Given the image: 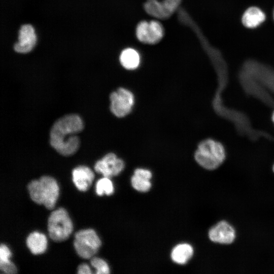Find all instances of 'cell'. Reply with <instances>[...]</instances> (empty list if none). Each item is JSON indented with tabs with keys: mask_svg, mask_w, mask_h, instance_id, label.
Listing matches in <instances>:
<instances>
[{
	"mask_svg": "<svg viewBox=\"0 0 274 274\" xmlns=\"http://www.w3.org/2000/svg\"><path fill=\"white\" fill-rule=\"evenodd\" d=\"M124 162L113 153L106 154L95 164L94 169L104 177L111 178L120 174L124 168Z\"/></svg>",
	"mask_w": 274,
	"mask_h": 274,
	"instance_id": "obj_9",
	"label": "cell"
},
{
	"mask_svg": "<svg viewBox=\"0 0 274 274\" xmlns=\"http://www.w3.org/2000/svg\"><path fill=\"white\" fill-rule=\"evenodd\" d=\"M31 199L36 203L52 209L59 195V188L56 180L50 176H43L31 181L27 186Z\"/></svg>",
	"mask_w": 274,
	"mask_h": 274,
	"instance_id": "obj_2",
	"label": "cell"
},
{
	"mask_svg": "<svg viewBox=\"0 0 274 274\" xmlns=\"http://www.w3.org/2000/svg\"><path fill=\"white\" fill-rule=\"evenodd\" d=\"M194 158L201 167L209 170L215 169L224 161L225 150L220 143L212 139H207L198 145Z\"/></svg>",
	"mask_w": 274,
	"mask_h": 274,
	"instance_id": "obj_3",
	"label": "cell"
},
{
	"mask_svg": "<svg viewBox=\"0 0 274 274\" xmlns=\"http://www.w3.org/2000/svg\"><path fill=\"white\" fill-rule=\"evenodd\" d=\"M134 175L149 180L152 177V173L149 170L141 168L135 169Z\"/></svg>",
	"mask_w": 274,
	"mask_h": 274,
	"instance_id": "obj_22",
	"label": "cell"
},
{
	"mask_svg": "<svg viewBox=\"0 0 274 274\" xmlns=\"http://www.w3.org/2000/svg\"><path fill=\"white\" fill-rule=\"evenodd\" d=\"M273 170L274 172V165H273Z\"/></svg>",
	"mask_w": 274,
	"mask_h": 274,
	"instance_id": "obj_25",
	"label": "cell"
},
{
	"mask_svg": "<svg viewBox=\"0 0 274 274\" xmlns=\"http://www.w3.org/2000/svg\"><path fill=\"white\" fill-rule=\"evenodd\" d=\"M193 249L188 244H181L177 245L173 249L171 258L174 262L179 264H184L192 257Z\"/></svg>",
	"mask_w": 274,
	"mask_h": 274,
	"instance_id": "obj_16",
	"label": "cell"
},
{
	"mask_svg": "<svg viewBox=\"0 0 274 274\" xmlns=\"http://www.w3.org/2000/svg\"><path fill=\"white\" fill-rule=\"evenodd\" d=\"M11 253L9 248L4 244L0 246V263H5L10 261Z\"/></svg>",
	"mask_w": 274,
	"mask_h": 274,
	"instance_id": "obj_20",
	"label": "cell"
},
{
	"mask_svg": "<svg viewBox=\"0 0 274 274\" xmlns=\"http://www.w3.org/2000/svg\"><path fill=\"white\" fill-rule=\"evenodd\" d=\"M119 60L122 66L127 70H134L140 63V56L135 49L127 48L121 53Z\"/></svg>",
	"mask_w": 274,
	"mask_h": 274,
	"instance_id": "obj_14",
	"label": "cell"
},
{
	"mask_svg": "<svg viewBox=\"0 0 274 274\" xmlns=\"http://www.w3.org/2000/svg\"><path fill=\"white\" fill-rule=\"evenodd\" d=\"M265 18L264 13L260 9L251 7L244 13L242 17V22L248 28H254L263 22Z\"/></svg>",
	"mask_w": 274,
	"mask_h": 274,
	"instance_id": "obj_15",
	"label": "cell"
},
{
	"mask_svg": "<svg viewBox=\"0 0 274 274\" xmlns=\"http://www.w3.org/2000/svg\"><path fill=\"white\" fill-rule=\"evenodd\" d=\"M18 39L19 41L14 45V50L21 53L30 52L37 41L33 27L29 24L22 25L19 32Z\"/></svg>",
	"mask_w": 274,
	"mask_h": 274,
	"instance_id": "obj_11",
	"label": "cell"
},
{
	"mask_svg": "<svg viewBox=\"0 0 274 274\" xmlns=\"http://www.w3.org/2000/svg\"><path fill=\"white\" fill-rule=\"evenodd\" d=\"M84 123L77 114L65 115L53 124L50 133L51 146L59 153L70 156L77 152L80 140L76 134L82 130Z\"/></svg>",
	"mask_w": 274,
	"mask_h": 274,
	"instance_id": "obj_1",
	"label": "cell"
},
{
	"mask_svg": "<svg viewBox=\"0 0 274 274\" xmlns=\"http://www.w3.org/2000/svg\"><path fill=\"white\" fill-rule=\"evenodd\" d=\"M273 17H274V12H273Z\"/></svg>",
	"mask_w": 274,
	"mask_h": 274,
	"instance_id": "obj_26",
	"label": "cell"
},
{
	"mask_svg": "<svg viewBox=\"0 0 274 274\" xmlns=\"http://www.w3.org/2000/svg\"><path fill=\"white\" fill-rule=\"evenodd\" d=\"M73 229V223L65 210L59 208L51 213L48 220V230L52 240L62 242L66 239Z\"/></svg>",
	"mask_w": 274,
	"mask_h": 274,
	"instance_id": "obj_4",
	"label": "cell"
},
{
	"mask_svg": "<svg viewBox=\"0 0 274 274\" xmlns=\"http://www.w3.org/2000/svg\"><path fill=\"white\" fill-rule=\"evenodd\" d=\"M96 194L99 196L110 195L114 192V186L110 178L104 177L98 180L95 185Z\"/></svg>",
	"mask_w": 274,
	"mask_h": 274,
	"instance_id": "obj_17",
	"label": "cell"
},
{
	"mask_svg": "<svg viewBox=\"0 0 274 274\" xmlns=\"http://www.w3.org/2000/svg\"><path fill=\"white\" fill-rule=\"evenodd\" d=\"M272 120L274 122V112L273 113V114H272Z\"/></svg>",
	"mask_w": 274,
	"mask_h": 274,
	"instance_id": "obj_24",
	"label": "cell"
},
{
	"mask_svg": "<svg viewBox=\"0 0 274 274\" xmlns=\"http://www.w3.org/2000/svg\"><path fill=\"white\" fill-rule=\"evenodd\" d=\"M73 181L76 187L81 191L88 189L94 178L92 170L87 166L81 165L72 172Z\"/></svg>",
	"mask_w": 274,
	"mask_h": 274,
	"instance_id": "obj_12",
	"label": "cell"
},
{
	"mask_svg": "<svg viewBox=\"0 0 274 274\" xmlns=\"http://www.w3.org/2000/svg\"><path fill=\"white\" fill-rule=\"evenodd\" d=\"M78 273L79 274H91L92 272L89 266L86 264H82L78 268Z\"/></svg>",
	"mask_w": 274,
	"mask_h": 274,
	"instance_id": "obj_23",
	"label": "cell"
},
{
	"mask_svg": "<svg viewBox=\"0 0 274 274\" xmlns=\"http://www.w3.org/2000/svg\"><path fill=\"white\" fill-rule=\"evenodd\" d=\"M181 2L182 0H147L144 8L152 17L166 19L178 10Z\"/></svg>",
	"mask_w": 274,
	"mask_h": 274,
	"instance_id": "obj_8",
	"label": "cell"
},
{
	"mask_svg": "<svg viewBox=\"0 0 274 274\" xmlns=\"http://www.w3.org/2000/svg\"><path fill=\"white\" fill-rule=\"evenodd\" d=\"M26 243L30 252L35 255L43 253L47 248V241L46 236L37 231L29 234Z\"/></svg>",
	"mask_w": 274,
	"mask_h": 274,
	"instance_id": "obj_13",
	"label": "cell"
},
{
	"mask_svg": "<svg viewBox=\"0 0 274 274\" xmlns=\"http://www.w3.org/2000/svg\"><path fill=\"white\" fill-rule=\"evenodd\" d=\"M91 265L96 269L97 274H108L110 269L107 262L103 259L97 257H93L90 261Z\"/></svg>",
	"mask_w": 274,
	"mask_h": 274,
	"instance_id": "obj_19",
	"label": "cell"
},
{
	"mask_svg": "<svg viewBox=\"0 0 274 274\" xmlns=\"http://www.w3.org/2000/svg\"><path fill=\"white\" fill-rule=\"evenodd\" d=\"M131 183L133 188L140 192H147L151 187L149 180L135 175L132 176Z\"/></svg>",
	"mask_w": 274,
	"mask_h": 274,
	"instance_id": "obj_18",
	"label": "cell"
},
{
	"mask_svg": "<svg viewBox=\"0 0 274 274\" xmlns=\"http://www.w3.org/2000/svg\"><path fill=\"white\" fill-rule=\"evenodd\" d=\"M209 237L215 243L230 244L235 238V231L227 222L221 221L210 229Z\"/></svg>",
	"mask_w": 274,
	"mask_h": 274,
	"instance_id": "obj_10",
	"label": "cell"
},
{
	"mask_svg": "<svg viewBox=\"0 0 274 274\" xmlns=\"http://www.w3.org/2000/svg\"><path fill=\"white\" fill-rule=\"evenodd\" d=\"M135 34L141 43L153 45L161 41L163 37L164 30L158 21H142L136 27Z\"/></svg>",
	"mask_w": 274,
	"mask_h": 274,
	"instance_id": "obj_7",
	"label": "cell"
},
{
	"mask_svg": "<svg viewBox=\"0 0 274 274\" xmlns=\"http://www.w3.org/2000/svg\"><path fill=\"white\" fill-rule=\"evenodd\" d=\"M110 110L118 118L128 115L134 104V96L129 90L120 87L110 95Z\"/></svg>",
	"mask_w": 274,
	"mask_h": 274,
	"instance_id": "obj_6",
	"label": "cell"
},
{
	"mask_svg": "<svg viewBox=\"0 0 274 274\" xmlns=\"http://www.w3.org/2000/svg\"><path fill=\"white\" fill-rule=\"evenodd\" d=\"M74 245L80 257L89 259L97 252L101 241L94 230L84 229L75 233Z\"/></svg>",
	"mask_w": 274,
	"mask_h": 274,
	"instance_id": "obj_5",
	"label": "cell"
},
{
	"mask_svg": "<svg viewBox=\"0 0 274 274\" xmlns=\"http://www.w3.org/2000/svg\"><path fill=\"white\" fill-rule=\"evenodd\" d=\"M0 269L7 274H14L17 272L15 265L10 261L7 262L0 263Z\"/></svg>",
	"mask_w": 274,
	"mask_h": 274,
	"instance_id": "obj_21",
	"label": "cell"
}]
</instances>
